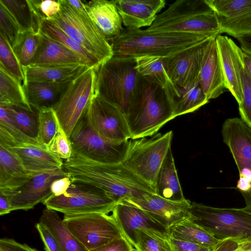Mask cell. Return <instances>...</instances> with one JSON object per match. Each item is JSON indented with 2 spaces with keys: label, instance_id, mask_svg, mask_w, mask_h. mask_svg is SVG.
I'll use <instances>...</instances> for the list:
<instances>
[{
  "label": "cell",
  "instance_id": "39",
  "mask_svg": "<svg viewBox=\"0 0 251 251\" xmlns=\"http://www.w3.org/2000/svg\"><path fill=\"white\" fill-rule=\"evenodd\" d=\"M40 32H21L17 42L13 48V51L22 68L30 65L40 42Z\"/></svg>",
  "mask_w": 251,
  "mask_h": 251
},
{
  "label": "cell",
  "instance_id": "10",
  "mask_svg": "<svg viewBox=\"0 0 251 251\" xmlns=\"http://www.w3.org/2000/svg\"><path fill=\"white\" fill-rule=\"evenodd\" d=\"M97 70L89 68L81 73L70 83L52 107L69 138L95 94Z\"/></svg>",
  "mask_w": 251,
  "mask_h": 251
},
{
  "label": "cell",
  "instance_id": "8",
  "mask_svg": "<svg viewBox=\"0 0 251 251\" xmlns=\"http://www.w3.org/2000/svg\"><path fill=\"white\" fill-rule=\"evenodd\" d=\"M173 136V132L170 130L130 139L122 163L155 191L157 174L171 148Z\"/></svg>",
  "mask_w": 251,
  "mask_h": 251
},
{
  "label": "cell",
  "instance_id": "50",
  "mask_svg": "<svg viewBox=\"0 0 251 251\" xmlns=\"http://www.w3.org/2000/svg\"><path fill=\"white\" fill-rule=\"evenodd\" d=\"M172 251H213L207 248L187 241L170 238Z\"/></svg>",
  "mask_w": 251,
  "mask_h": 251
},
{
  "label": "cell",
  "instance_id": "2",
  "mask_svg": "<svg viewBox=\"0 0 251 251\" xmlns=\"http://www.w3.org/2000/svg\"><path fill=\"white\" fill-rule=\"evenodd\" d=\"M217 36L124 28L121 34L113 39L110 44L114 56L165 58Z\"/></svg>",
  "mask_w": 251,
  "mask_h": 251
},
{
  "label": "cell",
  "instance_id": "24",
  "mask_svg": "<svg viewBox=\"0 0 251 251\" xmlns=\"http://www.w3.org/2000/svg\"><path fill=\"white\" fill-rule=\"evenodd\" d=\"M40 34V42L30 65H84L88 66L77 54L41 30Z\"/></svg>",
  "mask_w": 251,
  "mask_h": 251
},
{
  "label": "cell",
  "instance_id": "26",
  "mask_svg": "<svg viewBox=\"0 0 251 251\" xmlns=\"http://www.w3.org/2000/svg\"><path fill=\"white\" fill-rule=\"evenodd\" d=\"M33 175L25 169L17 155L0 145V190L15 191Z\"/></svg>",
  "mask_w": 251,
  "mask_h": 251
},
{
  "label": "cell",
  "instance_id": "19",
  "mask_svg": "<svg viewBox=\"0 0 251 251\" xmlns=\"http://www.w3.org/2000/svg\"><path fill=\"white\" fill-rule=\"evenodd\" d=\"M209 40L173 55L162 58L170 78L177 87L186 88L199 83L202 54Z\"/></svg>",
  "mask_w": 251,
  "mask_h": 251
},
{
  "label": "cell",
  "instance_id": "12",
  "mask_svg": "<svg viewBox=\"0 0 251 251\" xmlns=\"http://www.w3.org/2000/svg\"><path fill=\"white\" fill-rule=\"evenodd\" d=\"M69 139L74 152L93 161L106 164L122 163L129 140L121 143L106 141L92 128L85 111L73 129Z\"/></svg>",
  "mask_w": 251,
  "mask_h": 251
},
{
  "label": "cell",
  "instance_id": "4",
  "mask_svg": "<svg viewBox=\"0 0 251 251\" xmlns=\"http://www.w3.org/2000/svg\"><path fill=\"white\" fill-rule=\"evenodd\" d=\"M148 30L219 35L214 12L206 0H178L157 15Z\"/></svg>",
  "mask_w": 251,
  "mask_h": 251
},
{
  "label": "cell",
  "instance_id": "42",
  "mask_svg": "<svg viewBox=\"0 0 251 251\" xmlns=\"http://www.w3.org/2000/svg\"><path fill=\"white\" fill-rule=\"evenodd\" d=\"M134 248L137 251H172L170 240L152 236L139 229L136 230Z\"/></svg>",
  "mask_w": 251,
  "mask_h": 251
},
{
  "label": "cell",
  "instance_id": "30",
  "mask_svg": "<svg viewBox=\"0 0 251 251\" xmlns=\"http://www.w3.org/2000/svg\"><path fill=\"white\" fill-rule=\"evenodd\" d=\"M72 81H26L23 84L29 104L33 109L38 110L44 107L52 108Z\"/></svg>",
  "mask_w": 251,
  "mask_h": 251
},
{
  "label": "cell",
  "instance_id": "31",
  "mask_svg": "<svg viewBox=\"0 0 251 251\" xmlns=\"http://www.w3.org/2000/svg\"><path fill=\"white\" fill-rule=\"evenodd\" d=\"M39 222L52 233L62 251H89L70 231L57 211L45 209Z\"/></svg>",
  "mask_w": 251,
  "mask_h": 251
},
{
  "label": "cell",
  "instance_id": "14",
  "mask_svg": "<svg viewBox=\"0 0 251 251\" xmlns=\"http://www.w3.org/2000/svg\"><path fill=\"white\" fill-rule=\"evenodd\" d=\"M85 114L93 130L106 141L121 143L131 139L125 113L95 93L86 109Z\"/></svg>",
  "mask_w": 251,
  "mask_h": 251
},
{
  "label": "cell",
  "instance_id": "36",
  "mask_svg": "<svg viewBox=\"0 0 251 251\" xmlns=\"http://www.w3.org/2000/svg\"><path fill=\"white\" fill-rule=\"evenodd\" d=\"M179 96L173 102V115L176 117L193 112L208 102L199 83L190 87H178Z\"/></svg>",
  "mask_w": 251,
  "mask_h": 251
},
{
  "label": "cell",
  "instance_id": "15",
  "mask_svg": "<svg viewBox=\"0 0 251 251\" xmlns=\"http://www.w3.org/2000/svg\"><path fill=\"white\" fill-rule=\"evenodd\" d=\"M112 212V216L124 236L133 247L136 243L137 229L158 238L170 240L169 229L140 208L122 201L115 205Z\"/></svg>",
  "mask_w": 251,
  "mask_h": 251
},
{
  "label": "cell",
  "instance_id": "20",
  "mask_svg": "<svg viewBox=\"0 0 251 251\" xmlns=\"http://www.w3.org/2000/svg\"><path fill=\"white\" fill-rule=\"evenodd\" d=\"M216 41L226 89L239 104L243 98L241 75L243 50L226 36L219 35Z\"/></svg>",
  "mask_w": 251,
  "mask_h": 251
},
{
  "label": "cell",
  "instance_id": "47",
  "mask_svg": "<svg viewBox=\"0 0 251 251\" xmlns=\"http://www.w3.org/2000/svg\"><path fill=\"white\" fill-rule=\"evenodd\" d=\"M35 227L44 244L46 251H62L57 240L45 226L39 222L36 224Z\"/></svg>",
  "mask_w": 251,
  "mask_h": 251
},
{
  "label": "cell",
  "instance_id": "58",
  "mask_svg": "<svg viewBox=\"0 0 251 251\" xmlns=\"http://www.w3.org/2000/svg\"><path fill=\"white\" fill-rule=\"evenodd\" d=\"M213 251H214V250Z\"/></svg>",
  "mask_w": 251,
  "mask_h": 251
},
{
  "label": "cell",
  "instance_id": "23",
  "mask_svg": "<svg viewBox=\"0 0 251 251\" xmlns=\"http://www.w3.org/2000/svg\"><path fill=\"white\" fill-rule=\"evenodd\" d=\"M84 4L90 18L109 42L121 34L123 21L114 0H94Z\"/></svg>",
  "mask_w": 251,
  "mask_h": 251
},
{
  "label": "cell",
  "instance_id": "45",
  "mask_svg": "<svg viewBox=\"0 0 251 251\" xmlns=\"http://www.w3.org/2000/svg\"><path fill=\"white\" fill-rule=\"evenodd\" d=\"M48 150L64 160L69 159L72 156L73 152L72 144L69 138L60 125L57 134L49 145Z\"/></svg>",
  "mask_w": 251,
  "mask_h": 251
},
{
  "label": "cell",
  "instance_id": "32",
  "mask_svg": "<svg viewBox=\"0 0 251 251\" xmlns=\"http://www.w3.org/2000/svg\"><path fill=\"white\" fill-rule=\"evenodd\" d=\"M170 238L196 244L214 250L222 240L195 223L191 218L169 228Z\"/></svg>",
  "mask_w": 251,
  "mask_h": 251
},
{
  "label": "cell",
  "instance_id": "55",
  "mask_svg": "<svg viewBox=\"0 0 251 251\" xmlns=\"http://www.w3.org/2000/svg\"><path fill=\"white\" fill-rule=\"evenodd\" d=\"M237 249L242 251H251V242L238 243Z\"/></svg>",
  "mask_w": 251,
  "mask_h": 251
},
{
  "label": "cell",
  "instance_id": "21",
  "mask_svg": "<svg viewBox=\"0 0 251 251\" xmlns=\"http://www.w3.org/2000/svg\"><path fill=\"white\" fill-rule=\"evenodd\" d=\"M217 36L210 38L206 44L199 75V83L208 100L217 98L227 90L216 41Z\"/></svg>",
  "mask_w": 251,
  "mask_h": 251
},
{
  "label": "cell",
  "instance_id": "57",
  "mask_svg": "<svg viewBox=\"0 0 251 251\" xmlns=\"http://www.w3.org/2000/svg\"><path fill=\"white\" fill-rule=\"evenodd\" d=\"M133 251H136V250H135H135H134Z\"/></svg>",
  "mask_w": 251,
  "mask_h": 251
},
{
  "label": "cell",
  "instance_id": "13",
  "mask_svg": "<svg viewBox=\"0 0 251 251\" xmlns=\"http://www.w3.org/2000/svg\"><path fill=\"white\" fill-rule=\"evenodd\" d=\"M70 231L89 251L125 237L112 216L101 213L64 215Z\"/></svg>",
  "mask_w": 251,
  "mask_h": 251
},
{
  "label": "cell",
  "instance_id": "6",
  "mask_svg": "<svg viewBox=\"0 0 251 251\" xmlns=\"http://www.w3.org/2000/svg\"><path fill=\"white\" fill-rule=\"evenodd\" d=\"M61 10L51 19L55 24L95 56L101 65L113 56L110 42L90 18L85 4L78 0H59Z\"/></svg>",
  "mask_w": 251,
  "mask_h": 251
},
{
  "label": "cell",
  "instance_id": "44",
  "mask_svg": "<svg viewBox=\"0 0 251 251\" xmlns=\"http://www.w3.org/2000/svg\"><path fill=\"white\" fill-rule=\"evenodd\" d=\"M0 32L5 36L12 48L17 42L21 33L17 22L1 3H0Z\"/></svg>",
  "mask_w": 251,
  "mask_h": 251
},
{
  "label": "cell",
  "instance_id": "22",
  "mask_svg": "<svg viewBox=\"0 0 251 251\" xmlns=\"http://www.w3.org/2000/svg\"><path fill=\"white\" fill-rule=\"evenodd\" d=\"M127 29H140L150 27L156 19L158 13L165 7L164 0H114Z\"/></svg>",
  "mask_w": 251,
  "mask_h": 251
},
{
  "label": "cell",
  "instance_id": "34",
  "mask_svg": "<svg viewBox=\"0 0 251 251\" xmlns=\"http://www.w3.org/2000/svg\"><path fill=\"white\" fill-rule=\"evenodd\" d=\"M17 22L21 33L41 31L42 19L33 7L30 0H0Z\"/></svg>",
  "mask_w": 251,
  "mask_h": 251
},
{
  "label": "cell",
  "instance_id": "52",
  "mask_svg": "<svg viewBox=\"0 0 251 251\" xmlns=\"http://www.w3.org/2000/svg\"><path fill=\"white\" fill-rule=\"evenodd\" d=\"M11 211L9 196L4 192L0 191V215L7 214Z\"/></svg>",
  "mask_w": 251,
  "mask_h": 251
},
{
  "label": "cell",
  "instance_id": "28",
  "mask_svg": "<svg viewBox=\"0 0 251 251\" xmlns=\"http://www.w3.org/2000/svg\"><path fill=\"white\" fill-rule=\"evenodd\" d=\"M136 68L145 79L161 87L169 97L172 104L178 96V87L170 78L162 58L144 56L135 58Z\"/></svg>",
  "mask_w": 251,
  "mask_h": 251
},
{
  "label": "cell",
  "instance_id": "49",
  "mask_svg": "<svg viewBox=\"0 0 251 251\" xmlns=\"http://www.w3.org/2000/svg\"><path fill=\"white\" fill-rule=\"evenodd\" d=\"M72 182L69 175L54 179L50 186L51 196H59L65 194Z\"/></svg>",
  "mask_w": 251,
  "mask_h": 251
},
{
  "label": "cell",
  "instance_id": "43",
  "mask_svg": "<svg viewBox=\"0 0 251 251\" xmlns=\"http://www.w3.org/2000/svg\"><path fill=\"white\" fill-rule=\"evenodd\" d=\"M243 98L238 104L241 119L251 127V77L246 71L244 65L241 68Z\"/></svg>",
  "mask_w": 251,
  "mask_h": 251
},
{
  "label": "cell",
  "instance_id": "53",
  "mask_svg": "<svg viewBox=\"0 0 251 251\" xmlns=\"http://www.w3.org/2000/svg\"><path fill=\"white\" fill-rule=\"evenodd\" d=\"M237 39L240 44L242 50L251 54V33L242 36Z\"/></svg>",
  "mask_w": 251,
  "mask_h": 251
},
{
  "label": "cell",
  "instance_id": "7",
  "mask_svg": "<svg viewBox=\"0 0 251 251\" xmlns=\"http://www.w3.org/2000/svg\"><path fill=\"white\" fill-rule=\"evenodd\" d=\"M192 221L220 240L251 242V211L247 208H218L191 202Z\"/></svg>",
  "mask_w": 251,
  "mask_h": 251
},
{
  "label": "cell",
  "instance_id": "35",
  "mask_svg": "<svg viewBox=\"0 0 251 251\" xmlns=\"http://www.w3.org/2000/svg\"><path fill=\"white\" fill-rule=\"evenodd\" d=\"M41 30L52 39L60 42L79 55L89 68L98 70L101 66L99 61L91 53L69 36L59 27L46 19H43Z\"/></svg>",
  "mask_w": 251,
  "mask_h": 251
},
{
  "label": "cell",
  "instance_id": "3",
  "mask_svg": "<svg viewBox=\"0 0 251 251\" xmlns=\"http://www.w3.org/2000/svg\"><path fill=\"white\" fill-rule=\"evenodd\" d=\"M135 58L113 56L97 70L95 93L126 115L142 87Z\"/></svg>",
  "mask_w": 251,
  "mask_h": 251
},
{
  "label": "cell",
  "instance_id": "29",
  "mask_svg": "<svg viewBox=\"0 0 251 251\" xmlns=\"http://www.w3.org/2000/svg\"><path fill=\"white\" fill-rule=\"evenodd\" d=\"M155 192L158 196L172 201L181 202L186 200L180 184L171 148L157 174Z\"/></svg>",
  "mask_w": 251,
  "mask_h": 251
},
{
  "label": "cell",
  "instance_id": "25",
  "mask_svg": "<svg viewBox=\"0 0 251 251\" xmlns=\"http://www.w3.org/2000/svg\"><path fill=\"white\" fill-rule=\"evenodd\" d=\"M7 149L18 156L25 169L32 175L63 168L62 159L44 147L25 145Z\"/></svg>",
  "mask_w": 251,
  "mask_h": 251
},
{
  "label": "cell",
  "instance_id": "11",
  "mask_svg": "<svg viewBox=\"0 0 251 251\" xmlns=\"http://www.w3.org/2000/svg\"><path fill=\"white\" fill-rule=\"evenodd\" d=\"M223 141L228 147L239 171L236 187L251 211V127L241 118L226 119L223 124Z\"/></svg>",
  "mask_w": 251,
  "mask_h": 251
},
{
  "label": "cell",
  "instance_id": "56",
  "mask_svg": "<svg viewBox=\"0 0 251 251\" xmlns=\"http://www.w3.org/2000/svg\"><path fill=\"white\" fill-rule=\"evenodd\" d=\"M240 251V250H238V249H237H237H236V250H234V251Z\"/></svg>",
  "mask_w": 251,
  "mask_h": 251
},
{
  "label": "cell",
  "instance_id": "48",
  "mask_svg": "<svg viewBox=\"0 0 251 251\" xmlns=\"http://www.w3.org/2000/svg\"><path fill=\"white\" fill-rule=\"evenodd\" d=\"M134 250L129 241L123 237L90 251H133Z\"/></svg>",
  "mask_w": 251,
  "mask_h": 251
},
{
  "label": "cell",
  "instance_id": "18",
  "mask_svg": "<svg viewBox=\"0 0 251 251\" xmlns=\"http://www.w3.org/2000/svg\"><path fill=\"white\" fill-rule=\"evenodd\" d=\"M123 201L143 210L168 229L192 217L189 212L192 202L186 199L181 202H175L162 198L155 194L147 193Z\"/></svg>",
  "mask_w": 251,
  "mask_h": 251
},
{
  "label": "cell",
  "instance_id": "51",
  "mask_svg": "<svg viewBox=\"0 0 251 251\" xmlns=\"http://www.w3.org/2000/svg\"><path fill=\"white\" fill-rule=\"evenodd\" d=\"M0 251H38L25 244L20 243L13 239L1 238Z\"/></svg>",
  "mask_w": 251,
  "mask_h": 251
},
{
  "label": "cell",
  "instance_id": "41",
  "mask_svg": "<svg viewBox=\"0 0 251 251\" xmlns=\"http://www.w3.org/2000/svg\"><path fill=\"white\" fill-rule=\"evenodd\" d=\"M0 66L21 82L25 81L23 68L5 36L0 32Z\"/></svg>",
  "mask_w": 251,
  "mask_h": 251
},
{
  "label": "cell",
  "instance_id": "17",
  "mask_svg": "<svg viewBox=\"0 0 251 251\" xmlns=\"http://www.w3.org/2000/svg\"><path fill=\"white\" fill-rule=\"evenodd\" d=\"M68 176L69 174L63 168L39 173L33 175L15 191H0L9 196L12 211L28 210L39 203H43L52 195L50 186L54 179Z\"/></svg>",
  "mask_w": 251,
  "mask_h": 251
},
{
  "label": "cell",
  "instance_id": "9",
  "mask_svg": "<svg viewBox=\"0 0 251 251\" xmlns=\"http://www.w3.org/2000/svg\"><path fill=\"white\" fill-rule=\"evenodd\" d=\"M47 208L64 215L112 212L117 201L102 189L89 184L73 181L66 193L51 196L43 203Z\"/></svg>",
  "mask_w": 251,
  "mask_h": 251
},
{
  "label": "cell",
  "instance_id": "33",
  "mask_svg": "<svg viewBox=\"0 0 251 251\" xmlns=\"http://www.w3.org/2000/svg\"><path fill=\"white\" fill-rule=\"evenodd\" d=\"M0 106H15L33 111L27 100L23 84L0 66Z\"/></svg>",
  "mask_w": 251,
  "mask_h": 251
},
{
  "label": "cell",
  "instance_id": "27",
  "mask_svg": "<svg viewBox=\"0 0 251 251\" xmlns=\"http://www.w3.org/2000/svg\"><path fill=\"white\" fill-rule=\"evenodd\" d=\"M89 68L84 65H30L23 68L24 82L71 81Z\"/></svg>",
  "mask_w": 251,
  "mask_h": 251
},
{
  "label": "cell",
  "instance_id": "54",
  "mask_svg": "<svg viewBox=\"0 0 251 251\" xmlns=\"http://www.w3.org/2000/svg\"><path fill=\"white\" fill-rule=\"evenodd\" d=\"M243 62L246 71L251 77V54L243 51Z\"/></svg>",
  "mask_w": 251,
  "mask_h": 251
},
{
  "label": "cell",
  "instance_id": "1",
  "mask_svg": "<svg viewBox=\"0 0 251 251\" xmlns=\"http://www.w3.org/2000/svg\"><path fill=\"white\" fill-rule=\"evenodd\" d=\"M64 170L72 181L87 183L102 189L117 203L136 198L154 190L122 163L98 162L73 152L64 161Z\"/></svg>",
  "mask_w": 251,
  "mask_h": 251
},
{
  "label": "cell",
  "instance_id": "16",
  "mask_svg": "<svg viewBox=\"0 0 251 251\" xmlns=\"http://www.w3.org/2000/svg\"><path fill=\"white\" fill-rule=\"evenodd\" d=\"M217 17L220 34L236 38L251 33V0H206Z\"/></svg>",
  "mask_w": 251,
  "mask_h": 251
},
{
  "label": "cell",
  "instance_id": "40",
  "mask_svg": "<svg viewBox=\"0 0 251 251\" xmlns=\"http://www.w3.org/2000/svg\"><path fill=\"white\" fill-rule=\"evenodd\" d=\"M39 143L48 149L57 134L60 124L52 107H44L38 110Z\"/></svg>",
  "mask_w": 251,
  "mask_h": 251
},
{
  "label": "cell",
  "instance_id": "38",
  "mask_svg": "<svg viewBox=\"0 0 251 251\" xmlns=\"http://www.w3.org/2000/svg\"><path fill=\"white\" fill-rule=\"evenodd\" d=\"M3 107L8 117L17 128L27 136L38 141L37 114L34 111H28L15 106Z\"/></svg>",
  "mask_w": 251,
  "mask_h": 251
},
{
  "label": "cell",
  "instance_id": "37",
  "mask_svg": "<svg viewBox=\"0 0 251 251\" xmlns=\"http://www.w3.org/2000/svg\"><path fill=\"white\" fill-rule=\"evenodd\" d=\"M0 145L7 148L25 145L44 147L38 141L27 136L17 128L8 117L5 108L0 106Z\"/></svg>",
  "mask_w": 251,
  "mask_h": 251
},
{
  "label": "cell",
  "instance_id": "46",
  "mask_svg": "<svg viewBox=\"0 0 251 251\" xmlns=\"http://www.w3.org/2000/svg\"><path fill=\"white\" fill-rule=\"evenodd\" d=\"M35 11L43 19H51L61 10L59 0H30Z\"/></svg>",
  "mask_w": 251,
  "mask_h": 251
},
{
  "label": "cell",
  "instance_id": "5",
  "mask_svg": "<svg viewBox=\"0 0 251 251\" xmlns=\"http://www.w3.org/2000/svg\"><path fill=\"white\" fill-rule=\"evenodd\" d=\"M126 117L131 139L152 136L175 118L171 100L166 92L143 77L141 90Z\"/></svg>",
  "mask_w": 251,
  "mask_h": 251
}]
</instances>
